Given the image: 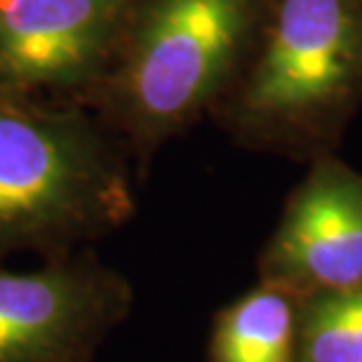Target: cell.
Returning a JSON list of instances; mask_svg holds the SVG:
<instances>
[{"instance_id": "3", "label": "cell", "mask_w": 362, "mask_h": 362, "mask_svg": "<svg viewBox=\"0 0 362 362\" xmlns=\"http://www.w3.org/2000/svg\"><path fill=\"white\" fill-rule=\"evenodd\" d=\"M252 0H156L144 14L122 94L129 118L153 139L186 122L233 66Z\"/></svg>"}, {"instance_id": "2", "label": "cell", "mask_w": 362, "mask_h": 362, "mask_svg": "<svg viewBox=\"0 0 362 362\" xmlns=\"http://www.w3.org/2000/svg\"><path fill=\"white\" fill-rule=\"evenodd\" d=\"M362 88L360 0H278L238 118L266 144L327 136Z\"/></svg>"}, {"instance_id": "1", "label": "cell", "mask_w": 362, "mask_h": 362, "mask_svg": "<svg viewBox=\"0 0 362 362\" xmlns=\"http://www.w3.org/2000/svg\"><path fill=\"white\" fill-rule=\"evenodd\" d=\"M129 207L125 179L88 127L0 106V252L92 235Z\"/></svg>"}, {"instance_id": "6", "label": "cell", "mask_w": 362, "mask_h": 362, "mask_svg": "<svg viewBox=\"0 0 362 362\" xmlns=\"http://www.w3.org/2000/svg\"><path fill=\"white\" fill-rule=\"evenodd\" d=\"M129 5L132 0H0V81H81Z\"/></svg>"}, {"instance_id": "4", "label": "cell", "mask_w": 362, "mask_h": 362, "mask_svg": "<svg viewBox=\"0 0 362 362\" xmlns=\"http://www.w3.org/2000/svg\"><path fill=\"white\" fill-rule=\"evenodd\" d=\"M129 306V282L92 259L0 271V362H90Z\"/></svg>"}, {"instance_id": "8", "label": "cell", "mask_w": 362, "mask_h": 362, "mask_svg": "<svg viewBox=\"0 0 362 362\" xmlns=\"http://www.w3.org/2000/svg\"><path fill=\"white\" fill-rule=\"evenodd\" d=\"M296 362H362V285L299 303Z\"/></svg>"}, {"instance_id": "7", "label": "cell", "mask_w": 362, "mask_h": 362, "mask_svg": "<svg viewBox=\"0 0 362 362\" xmlns=\"http://www.w3.org/2000/svg\"><path fill=\"white\" fill-rule=\"evenodd\" d=\"M299 299L273 285H259L216 315L209 362H296Z\"/></svg>"}, {"instance_id": "5", "label": "cell", "mask_w": 362, "mask_h": 362, "mask_svg": "<svg viewBox=\"0 0 362 362\" xmlns=\"http://www.w3.org/2000/svg\"><path fill=\"white\" fill-rule=\"evenodd\" d=\"M259 282L299 301L362 285V175L332 156L287 198L259 257Z\"/></svg>"}]
</instances>
